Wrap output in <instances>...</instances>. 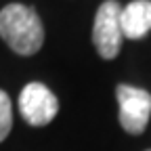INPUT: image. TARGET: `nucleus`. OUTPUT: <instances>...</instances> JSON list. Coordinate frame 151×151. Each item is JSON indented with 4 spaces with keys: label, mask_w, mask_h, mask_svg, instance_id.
Masks as SVG:
<instances>
[{
    "label": "nucleus",
    "mask_w": 151,
    "mask_h": 151,
    "mask_svg": "<svg viewBox=\"0 0 151 151\" xmlns=\"http://www.w3.org/2000/svg\"><path fill=\"white\" fill-rule=\"evenodd\" d=\"M122 6L118 0H105L94 15L92 42L103 59H116L122 48V25H120Z\"/></svg>",
    "instance_id": "f03ea898"
},
{
    "label": "nucleus",
    "mask_w": 151,
    "mask_h": 151,
    "mask_svg": "<svg viewBox=\"0 0 151 151\" xmlns=\"http://www.w3.org/2000/svg\"><path fill=\"white\" fill-rule=\"evenodd\" d=\"M19 111L29 126L40 128L55 120L59 111V101L46 84L29 82L19 94Z\"/></svg>",
    "instance_id": "20e7f679"
},
{
    "label": "nucleus",
    "mask_w": 151,
    "mask_h": 151,
    "mask_svg": "<svg viewBox=\"0 0 151 151\" xmlns=\"http://www.w3.org/2000/svg\"><path fill=\"white\" fill-rule=\"evenodd\" d=\"M13 128V105L4 90H0V143H2Z\"/></svg>",
    "instance_id": "423d86ee"
},
{
    "label": "nucleus",
    "mask_w": 151,
    "mask_h": 151,
    "mask_svg": "<svg viewBox=\"0 0 151 151\" xmlns=\"http://www.w3.org/2000/svg\"><path fill=\"white\" fill-rule=\"evenodd\" d=\"M120 124L128 134H143L151 118V94L143 88L120 84L116 88Z\"/></svg>",
    "instance_id": "7ed1b4c3"
},
{
    "label": "nucleus",
    "mask_w": 151,
    "mask_h": 151,
    "mask_svg": "<svg viewBox=\"0 0 151 151\" xmlns=\"http://www.w3.org/2000/svg\"><path fill=\"white\" fill-rule=\"evenodd\" d=\"M0 38L21 57L36 55L44 44V27L38 13L25 4H6L0 11Z\"/></svg>",
    "instance_id": "f257e3e1"
},
{
    "label": "nucleus",
    "mask_w": 151,
    "mask_h": 151,
    "mask_svg": "<svg viewBox=\"0 0 151 151\" xmlns=\"http://www.w3.org/2000/svg\"><path fill=\"white\" fill-rule=\"evenodd\" d=\"M122 36L139 40L151 32V0H132L120 13Z\"/></svg>",
    "instance_id": "39448f33"
},
{
    "label": "nucleus",
    "mask_w": 151,
    "mask_h": 151,
    "mask_svg": "<svg viewBox=\"0 0 151 151\" xmlns=\"http://www.w3.org/2000/svg\"><path fill=\"white\" fill-rule=\"evenodd\" d=\"M147 151H151V149H147Z\"/></svg>",
    "instance_id": "0eeeda50"
}]
</instances>
